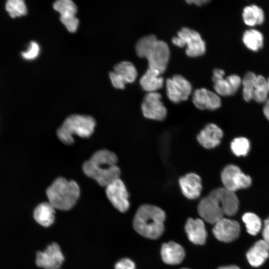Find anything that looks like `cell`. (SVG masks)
I'll list each match as a JSON object with an SVG mask.
<instances>
[{
  "label": "cell",
  "instance_id": "cell-1",
  "mask_svg": "<svg viewBox=\"0 0 269 269\" xmlns=\"http://www.w3.org/2000/svg\"><path fill=\"white\" fill-rule=\"evenodd\" d=\"M118 158L113 152L101 149L96 151L83 165V170L101 186L107 185L120 178L121 170L117 165Z\"/></svg>",
  "mask_w": 269,
  "mask_h": 269
},
{
  "label": "cell",
  "instance_id": "cell-2",
  "mask_svg": "<svg viewBox=\"0 0 269 269\" xmlns=\"http://www.w3.org/2000/svg\"><path fill=\"white\" fill-rule=\"evenodd\" d=\"M135 51L140 58H145L149 68L158 70L161 74L166 69L170 57L167 44L150 34L140 38L136 43Z\"/></svg>",
  "mask_w": 269,
  "mask_h": 269
},
{
  "label": "cell",
  "instance_id": "cell-3",
  "mask_svg": "<svg viewBox=\"0 0 269 269\" xmlns=\"http://www.w3.org/2000/svg\"><path fill=\"white\" fill-rule=\"evenodd\" d=\"M164 212L158 207L144 204L137 209L133 225L134 230L147 238H158L164 231Z\"/></svg>",
  "mask_w": 269,
  "mask_h": 269
},
{
  "label": "cell",
  "instance_id": "cell-4",
  "mask_svg": "<svg viewBox=\"0 0 269 269\" xmlns=\"http://www.w3.org/2000/svg\"><path fill=\"white\" fill-rule=\"evenodd\" d=\"M80 194V187L74 180L57 178L46 190V195L53 207L60 210H69L76 204Z\"/></svg>",
  "mask_w": 269,
  "mask_h": 269
},
{
  "label": "cell",
  "instance_id": "cell-5",
  "mask_svg": "<svg viewBox=\"0 0 269 269\" xmlns=\"http://www.w3.org/2000/svg\"><path fill=\"white\" fill-rule=\"evenodd\" d=\"M96 122L91 116L74 114L67 117L57 131L59 140L66 144L74 142L73 135L88 137L93 133Z\"/></svg>",
  "mask_w": 269,
  "mask_h": 269
},
{
  "label": "cell",
  "instance_id": "cell-6",
  "mask_svg": "<svg viewBox=\"0 0 269 269\" xmlns=\"http://www.w3.org/2000/svg\"><path fill=\"white\" fill-rule=\"evenodd\" d=\"M198 212L205 221L214 224L225 215L222 202L213 190L200 201Z\"/></svg>",
  "mask_w": 269,
  "mask_h": 269
},
{
  "label": "cell",
  "instance_id": "cell-7",
  "mask_svg": "<svg viewBox=\"0 0 269 269\" xmlns=\"http://www.w3.org/2000/svg\"><path fill=\"white\" fill-rule=\"evenodd\" d=\"M221 178L224 187L234 192L249 187L252 183L250 176L244 174L238 166L234 164L228 165L223 169Z\"/></svg>",
  "mask_w": 269,
  "mask_h": 269
},
{
  "label": "cell",
  "instance_id": "cell-8",
  "mask_svg": "<svg viewBox=\"0 0 269 269\" xmlns=\"http://www.w3.org/2000/svg\"><path fill=\"white\" fill-rule=\"evenodd\" d=\"M165 85L167 96L174 103L187 100L192 91L191 84L180 75L167 79Z\"/></svg>",
  "mask_w": 269,
  "mask_h": 269
},
{
  "label": "cell",
  "instance_id": "cell-9",
  "mask_svg": "<svg viewBox=\"0 0 269 269\" xmlns=\"http://www.w3.org/2000/svg\"><path fill=\"white\" fill-rule=\"evenodd\" d=\"M161 98V95L157 92L145 95L141 106L144 117L156 121H162L165 118L167 110Z\"/></svg>",
  "mask_w": 269,
  "mask_h": 269
},
{
  "label": "cell",
  "instance_id": "cell-10",
  "mask_svg": "<svg viewBox=\"0 0 269 269\" xmlns=\"http://www.w3.org/2000/svg\"><path fill=\"white\" fill-rule=\"evenodd\" d=\"M137 75L136 68L132 63L122 61L114 67L113 72L110 73V78L113 86L123 89L127 83L134 82Z\"/></svg>",
  "mask_w": 269,
  "mask_h": 269
},
{
  "label": "cell",
  "instance_id": "cell-11",
  "mask_svg": "<svg viewBox=\"0 0 269 269\" xmlns=\"http://www.w3.org/2000/svg\"><path fill=\"white\" fill-rule=\"evenodd\" d=\"M107 196L118 210L126 212L130 206L129 194L125 184L120 179H118L106 187Z\"/></svg>",
  "mask_w": 269,
  "mask_h": 269
},
{
  "label": "cell",
  "instance_id": "cell-12",
  "mask_svg": "<svg viewBox=\"0 0 269 269\" xmlns=\"http://www.w3.org/2000/svg\"><path fill=\"white\" fill-rule=\"evenodd\" d=\"M64 261L60 248L56 243H52L44 251L36 254V265L44 269H59Z\"/></svg>",
  "mask_w": 269,
  "mask_h": 269
},
{
  "label": "cell",
  "instance_id": "cell-13",
  "mask_svg": "<svg viewBox=\"0 0 269 269\" xmlns=\"http://www.w3.org/2000/svg\"><path fill=\"white\" fill-rule=\"evenodd\" d=\"M177 36L184 41L187 46L185 52L189 57H196L205 53V42L197 31L183 27L177 32Z\"/></svg>",
  "mask_w": 269,
  "mask_h": 269
},
{
  "label": "cell",
  "instance_id": "cell-14",
  "mask_svg": "<svg viewBox=\"0 0 269 269\" xmlns=\"http://www.w3.org/2000/svg\"><path fill=\"white\" fill-rule=\"evenodd\" d=\"M212 232L217 239L229 243L238 238L240 226L236 220L223 218L214 224Z\"/></svg>",
  "mask_w": 269,
  "mask_h": 269
},
{
  "label": "cell",
  "instance_id": "cell-15",
  "mask_svg": "<svg viewBox=\"0 0 269 269\" xmlns=\"http://www.w3.org/2000/svg\"><path fill=\"white\" fill-rule=\"evenodd\" d=\"M192 102L200 110H215L221 105L219 95L205 88L195 90L192 97Z\"/></svg>",
  "mask_w": 269,
  "mask_h": 269
},
{
  "label": "cell",
  "instance_id": "cell-16",
  "mask_svg": "<svg viewBox=\"0 0 269 269\" xmlns=\"http://www.w3.org/2000/svg\"><path fill=\"white\" fill-rule=\"evenodd\" d=\"M225 72L222 69H215L213 71L212 81L216 93L222 96L234 95L239 87L237 82L230 76L224 78Z\"/></svg>",
  "mask_w": 269,
  "mask_h": 269
},
{
  "label": "cell",
  "instance_id": "cell-17",
  "mask_svg": "<svg viewBox=\"0 0 269 269\" xmlns=\"http://www.w3.org/2000/svg\"><path fill=\"white\" fill-rule=\"evenodd\" d=\"M179 184L183 194L188 199H195L202 190L200 177L194 173H189L179 179Z\"/></svg>",
  "mask_w": 269,
  "mask_h": 269
},
{
  "label": "cell",
  "instance_id": "cell-18",
  "mask_svg": "<svg viewBox=\"0 0 269 269\" xmlns=\"http://www.w3.org/2000/svg\"><path fill=\"white\" fill-rule=\"evenodd\" d=\"M223 135V131L218 126L210 124L198 134L197 140L204 147L210 149L220 144Z\"/></svg>",
  "mask_w": 269,
  "mask_h": 269
},
{
  "label": "cell",
  "instance_id": "cell-19",
  "mask_svg": "<svg viewBox=\"0 0 269 269\" xmlns=\"http://www.w3.org/2000/svg\"><path fill=\"white\" fill-rule=\"evenodd\" d=\"M185 229L188 239L192 243L200 245L205 244L207 234L202 220L189 218Z\"/></svg>",
  "mask_w": 269,
  "mask_h": 269
},
{
  "label": "cell",
  "instance_id": "cell-20",
  "mask_svg": "<svg viewBox=\"0 0 269 269\" xmlns=\"http://www.w3.org/2000/svg\"><path fill=\"white\" fill-rule=\"evenodd\" d=\"M246 257L252 267L261 266L269 257V244L263 239L258 241L248 250Z\"/></svg>",
  "mask_w": 269,
  "mask_h": 269
},
{
  "label": "cell",
  "instance_id": "cell-21",
  "mask_svg": "<svg viewBox=\"0 0 269 269\" xmlns=\"http://www.w3.org/2000/svg\"><path fill=\"white\" fill-rule=\"evenodd\" d=\"M213 190L222 203L225 215H235L239 206V201L235 192L224 187L217 188Z\"/></svg>",
  "mask_w": 269,
  "mask_h": 269
},
{
  "label": "cell",
  "instance_id": "cell-22",
  "mask_svg": "<svg viewBox=\"0 0 269 269\" xmlns=\"http://www.w3.org/2000/svg\"><path fill=\"white\" fill-rule=\"evenodd\" d=\"M161 256L163 261L167 264L174 265L180 264L185 257L183 247L174 242L164 243L161 248Z\"/></svg>",
  "mask_w": 269,
  "mask_h": 269
},
{
  "label": "cell",
  "instance_id": "cell-23",
  "mask_svg": "<svg viewBox=\"0 0 269 269\" xmlns=\"http://www.w3.org/2000/svg\"><path fill=\"white\" fill-rule=\"evenodd\" d=\"M157 70L148 68L139 80L142 89L147 92H154L163 87L164 79Z\"/></svg>",
  "mask_w": 269,
  "mask_h": 269
},
{
  "label": "cell",
  "instance_id": "cell-24",
  "mask_svg": "<svg viewBox=\"0 0 269 269\" xmlns=\"http://www.w3.org/2000/svg\"><path fill=\"white\" fill-rule=\"evenodd\" d=\"M55 209L53 206L49 202L40 203L34 210L33 217L39 224L48 227L54 222Z\"/></svg>",
  "mask_w": 269,
  "mask_h": 269
},
{
  "label": "cell",
  "instance_id": "cell-25",
  "mask_svg": "<svg viewBox=\"0 0 269 269\" xmlns=\"http://www.w3.org/2000/svg\"><path fill=\"white\" fill-rule=\"evenodd\" d=\"M242 16L245 23L250 26L261 24L265 20L264 11L255 4L245 7L243 9Z\"/></svg>",
  "mask_w": 269,
  "mask_h": 269
},
{
  "label": "cell",
  "instance_id": "cell-26",
  "mask_svg": "<svg viewBox=\"0 0 269 269\" xmlns=\"http://www.w3.org/2000/svg\"><path fill=\"white\" fill-rule=\"evenodd\" d=\"M264 38L262 33L256 29H250L245 31L243 35V41L249 49L257 51L263 45Z\"/></svg>",
  "mask_w": 269,
  "mask_h": 269
},
{
  "label": "cell",
  "instance_id": "cell-27",
  "mask_svg": "<svg viewBox=\"0 0 269 269\" xmlns=\"http://www.w3.org/2000/svg\"><path fill=\"white\" fill-rule=\"evenodd\" d=\"M269 92L267 80L262 75H258L252 94V100L257 103H265Z\"/></svg>",
  "mask_w": 269,
  "mask_h": 269
},
{
  "label": "cell",
  "instance_id": "cell-28",
  "mask_svg": "<svg viewBox=\"0 0 269 269\" xmlns=\"http://www.w3.org/2000/svg\"><path fill=\"white\" fill-rule=\"evenodd\" d=\"M242 220L246 225L247 232L251 235L256 236L260 232L262 223L256 214L252 212L246 213L242 216Z\"/></svg>",
  "mask_w": 269,
  "mask_h": 269
},
{
  "label": "cell",
  "instance_id": "cell-29",
  "mask_svg": "<svg viewBox=\"0 0 269 269\" xmlns=\"http://www.w3.org/2000/svg\"><path fill=\"white\" fill-rule=\"evenodd\" d=\"M257 76L254 72H248L242 80L243 86V97L246 102H248L252 100V94L256 83Z\"/></svg>",
  "mask_w": 269,
  "mask_h": 269
},
{
  "label": "cell",
  "instance_id": "cell-30",
  "mask_svg": "<svg viewBox=\"0 0 269 269\" xmlns=\"http://www.w3.org/2000/svg\"><path fill=\"white\" fill-rule=\"evenodd\" d=\"M5 9L10 17L15 18L27 13L26 5L22 0H9L5 4Z\"/></svg>",
  "mask_w": 269,
  "mask_h": 269
},
{
  "label": "cell",
  "instance_id": "cell-31",
  "mask_svg": "<svg viewBox=\"0 0 269 269\" xmlns=\"http://www.w3.org/2000/svg\"><path fill=\"white\" fill-rule=\"evenodd\" d=\"M53 8L60 13V16L75 15L77 6L71 0H58L53 3Z\"/></svg>",
  "mask_w": 269,
  "mask_h": 269
},
{
  "label": "cell",
  "instance_id": "cell-32",
  "mask_svg": "<svg viewBox=\"0 0 269 269\" xmlns=\"http://www.w3.org/2000/svg\"><path fill=\"white\" fill-rule=\"evenodd\" d=\"M250 148L249 140L244 137L235 138L231 143V149L236 156H246Z\"/></svg>",
  "mask_w": 269,
  "mask_h": 269
},
{
  "label": "cell",
  "instance_id": "cell-33",
  "mask_svg": "<svg viewBox=\"0 0 269 269\" xmlns=\"http://www.w3.org/2000/svg\"><path fill=\"white\" fill-rule=\"evenodd\" d=\"M60 19L69 31L75 32L77 30L79 20L75 15L60 16Z\"/></svg>",
  "mask_w": 269,
  "mask_h": 269
},
{
  "label": "cell",
  "instance_id": "cell-34",
  "mask_svg": "<svg viewBox=\"0 0 269 269\" xmlns=\"http://www.w3.org/2000/svg\"><path fill=\"white\" fill-rule=\"evenodd\" d=\"M39 45L35 41H31L29 48L26 51L22 52V57L27 60H32L36 58L39 53Z\"/></svg>",
  "mask_w": 269,
  "mask_h": 269
},
{
  "label": "cell",
  "instance_id": "cell-35",
  "mask_svg": "<svg viewBox=\"0 0 269 269\" xmlns=\"http://www.w3.org/2000/svg\"><path fill=\"white\" fill-rule=\"evenodd\" d=\"M135 266L134 262L128 258H124L118 262L115 266V269H135Z\"/></svg>",
  "mask_w": 269,
  "mask_h": 269
},
{
  "label": "cell",
  "instance_id": "cell-36",
  "mask_svg": "<svg viewBox=\"0 0 269 269\" xmlns=\"http://www.w3.org/2000/svg\"><path fill=\"white\" fill-rule=\"evenodd\" d=\"M262 236L263 240L269 244V216L264 220Z\"/></svg>",
  "mask_w": 269,
  "mask_h": 269
},
{
  "label": "cell",
  "instance_id": "cell-37",
  "mask_svg": "<svg viewBox=\"0 0 269 269\" xmlns=\"http://www.w3.org/2000/svg\"><path fill=\"white\" fill-rule=\"evenodd\" d=\"M171 40L173 44L180 48H183L185 46L184 41L178 36L173 37Z\"/></svg>",
  "mask_w": 269,
  "mask_h": 269
},
{
  "label": "cell",
  "instance_id": "cell-38",
  "mask_svg": "<svg viewBox=\"0 0 269 269\" xmlns=\"http://www.w3.org/2000/svg\"><path fill=\"white\" fill-rule=\"evenodd\" d=\"M263 113L266 118L269 121V98L265 103L263 107Z\"/></svg>",
  "mask_w": 269,
  "mask_h": 269
},
{
  "label": "cell",
  "instance_id": "cell-39",
  "mask_svg": "<svg viewBox=\"0 0 269 269\" xmlns=\"http://www.w3.org/2000/svg\"><path fill=\"white\" fill-rule=\"evenodd\" d=\"M186 2L189 4L194 3L197 6H201L209 2L208 0H188Z\"/></svg>",
  "mask_w": 269,
  "mask_h": 269
},
{
  "label": "cell",
  "instance_id": "cell-40",
  "mask_svg": "<svg viewBox=\"0 0 269 269\" xmlns=\"http://www.w3.org/2000/svg\"><path fill=\"white\" fill-rule=\"evenodd\" d=\"M218 269H241L239 267L235 265L221 267Z\"/></svg>",
  "mask_w": 269,
  "mask_h": 269
},
{
  "label": "cell",
  "instance_id": "cell-41",
  "mask_svg": "<svg viewBox=\"0 0 269 269\" xmlns=\"http://www.w3.org/2000/svg\"><path fill=\"white\" fill-rule=\"evenodd\" d=\"M267 83H268V88H269V78L267 80Z\"/></svg>",
  "mask_w": 269,
  "mask_h": 269
},
{
  "label": "cell",
  "instance_id": "cell-42",
  "mask_svg": "<svg viewBox=\"0 0 269 269\" xmlns=\"http://www.w3.org/2000/svg\"></svg>",
  "mask_w": 269,
  "mask_h": 269
}]
</instances>
